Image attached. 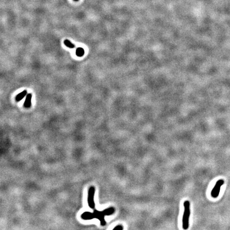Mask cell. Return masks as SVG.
<instances>
[{
  "label": "cell",
  "instance_id": "1",
  "mask_svg": "<svg viewBox=\"0 0 230 230\" xmlns=\"http://www.w3.org/2000/svg\"><path fill=\"white\" fill-rule=\"evenodd\" d=\"M115 212L114 207H109L106 208L103 211H98L97 210H94L93 212H86L83 213L81 215V218L84 220H90L93 218H97L100 221L101 226H104L106 225V222L104 219L105 216L111 215L113 214Z\"/></svg>",
  "mask_w": 230,
  "mask_h": 230
},
{
  "label": "cell",
  "instance_id": "2",
  "mask_svg": "<svg viewBox=\"0 0 230 230\" xmlns=\"http://www.w3.org/2000/svg\"><path fill=\"white\" fill-rule=\"evenodd\" d=\"M184 212L182 219V226L183 229L187 230L189 228V218L190 215V203L186 200L184 202Z\"/></svg>",
  "mask_w": 230,
  "mask_h": 230
},
{
  "label": "cell",
  "instance_id": "3",
  "mask_svg": "<svg viewBox=\"0 0 230 230\" xmlns=\"http://www.w3.org/2000/svg\"><path fill=\"white\" fill-rule=\"evenodd\" d=\"M95 186H91L89 189L88 191V197H87V202L89 206L93 210H95Z\"/></svg>",
  "mask_w": 230,
  "mask_h": 230
},
{
  "label": "cell",
  "instance_id": "4",
  "mask_svg": "<svg viewBox=\"0 0 230 230\" xmlns=\"http://www.w3.org/2000/svg\"><path fill=\"white\" fill-rule=\"evenodd\" d=\"M224 181L222 179L218 180V181L216 183L215 186L213 188L212 192H211V195L212 198H217L220 192V190L222 186L224 184Z\"/></svg>",
  "mask_w": 230,
  "mask_h": 230
},
{
  "label": "cell",
  "instance_id": "5",
  "mask_svg": "<svg viewBox=\"0 0 230 230\" xmlns=\"http://www.w3.org/2000/svg\"><path fill=\"white\" fill-rule=\"evenodd\" d=\"M32 95L31 93H28L27 95L26 100L24 102V107L26 108H30L32 106Z\"/></svg>",
  "mask_w": 230,
  "mask_h": 230
},
{
  "label": "cell",
  "instance_id": "6",
  "mask_svg": "<svg viewBox=\"0 0 230 230\" xmlns=\"http://www.w3.org/2000/svg\"><path fill=\"white\" fill-rule=\"evenodd\" d=\"M27 90H24V91L21 92L20 93H19L16 97V101L19 102L21 100L27 95Z\"/></svg>",
  "mask_w": 230,
  "mask_h": 230
},
{
  "label": "cell",
  "instance_id": "7",
  "mask_svg": "<svg viewBox=\"0 0 230 230\" xmlns=\"http://www.w3.org/2000/svg\"><path fill=\"white\" fill-rule=\"evenodd\" d=\"M64 44L67 47L71 48V49H73L74 47H75V45L73 44L70 41H69L68 40H66L64 41Z\"/></svg>",
  "mask_w": 230,
  "mask_h": 230
},
{
  "label": "cell",
  "instance_id": "8",
  "mask_svg": "<svg viewBox=\"0 0 230 230\" xmlns=\"http://www.w3.org/2000/svg\"><path fill=\"white\" fill-rule=\"evenodd\" d=\"M84 53V51L83 49L82 48H78L76 51V54L78 56H83V54Z\"/></svg>",
  "mask_w": 230,
  "mask_h": 230
},
{
  "label": "cell",
  "instance_id": "9",
  "mask_svg": "<svg viewBox=\"0 0 230 230\" xmlns=\"http://www.w3.org/2000/svg\"><path fill=\"white\" fill-rule=\"evenodd\" d=\"M123 229L124 227L121 225H118L114 228V230H123Z\"/></svg>",
  "mask_w": 230,
  "mask_h": 230
},
{
  "label": "cell",
  "instance_id": "10",
  "mask_svg": "<svg viewBox=\"0 0 230 230\" xmlns=\"http://www.w3.org/2000/svg\"><path fill=\"white\" fill-rule=\"evenodd\" d=\"M74 1H78L79 0H74Z\"/></svg>",
  "mask_w": 230,
  "mask_h": 230
}]
</instances>
